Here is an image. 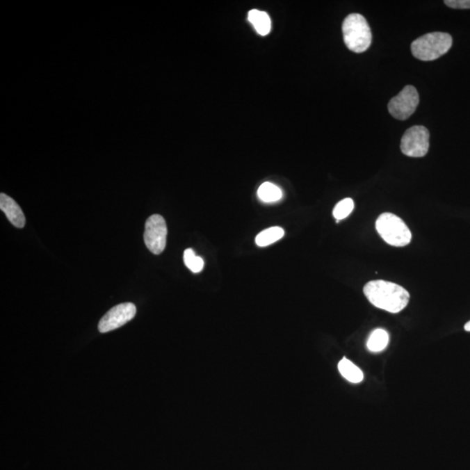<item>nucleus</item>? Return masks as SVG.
<instances>
[{
	"instance_id": "nucleus-1",
	"label": "nucleus",
	"mask_w": 470,
	"mask_h": 470,
	"mask_svg": "<svg viewBox=\"0 0 470 470\" xmlns=\"http://www.w3.org/2000/svg\"><path fill=\"white\" fill-rule=\"evenodd\" d=\"M364 292L373 306L392 314L405 309L410 299V293L402 286L382 279L368 282Z\"/></svg>"
},
{
	"instance_id": "nucleus-2",
	"label": "nucleus",
	"mask_w": 470,
	"mask_h": 470,
	"mask_svg": "<svg viewBox=\"0 0 470 470\" xmlns=\"http://www.w3.org/2000/svg\"><path fill=\"white\" fill-rule=\"evenodd\" d=\"M342 33L346 47L354 53L367 51L372 42V33L367 20L359 13H352L342 24Z\"/></svg>"
},
{
	"instance_id": "nucleus-3",
	"label": "nucleus",
	"mask_w": 470,
	"mask_h": 470,
	"mask_svg": "<svg viewBox=\"0 0 470 470\" xmlns=\"http://www.w3.org/2000/svg\"><path fill=\"white\" fill-rule=\"evenodd\" d=\"M451 34L430 33L418 38L411 44V51L417 60L433 61L448 53L452 47Z\"/></svg>"
},
{
	"instance_id": "nucleus-4",
	"label": "nucleus",
	"mask_w": 470,
	"mask_h": 470,
	"mask_svg": "<svg viewBox=\"0 0 470 470\" xmlns=\"http://www.w3.org/2000/svg\"><path fill=\"white\" fill-rule=\"evenodd\" d=\"M376 230L387 243L394 247H405L412 240V234L404 221L396 214L382 213L375 222Z\"/></svg>"
},
{
	"instance_id": "nucleus-5",
	"label": "nucleus",
	"mask_w": 470,
	"mask_h": 470,
	"mask_svg": "<svg viewBox=\"0 0 470 470\" xmlns=\"http://www.w3.org/2000/svg\"><path fill=\"white\" fill-rule=\"evenodd\" d=\"M430 148V132L423 126H414L407 129L400 140V151L407 156L424 157Z\"/></svg>"
},
{
	"instance_id": "nucleus-6",
	"label": "nucleus",
	"mask_w": 470,
	"mask_h": 470,
	"mask_svg": "<svg viewBox=\"0 0 470 470\" xmlns=\"http://www.w3.org/2000/svg\"><path fill=\"white\" fill-rule=\"evenodd\" d=\"M168 227L160 214L150 216L145 225L144 241L147 250L154 254H160L167 245Z\"/></svg>"
},
{
	"instance_id": "nucleus-7",
	"label": "nucleus",
	"mask_w": 470,
	"mask_h": 470,
	"mask_svg": "<svg viewBox=\"0 0 470 470\" xmlns=\"http://www.w3.org/2000/svg\"><path fill=\"white\" fill-rule=\"evenodd\" d=\"M419 105V95L413 86H407L389 103V112L397 120H405L416 112Z\"/></svg>"
},
{
	"instance_id": "nucleus-8",
	"label": "nucleus",
	"mask_w": 470,
	"mask_h": 470,
	"mask_svg": "<svg viewBox=\"0 0 470 470\" xmlns=\"http://www.w3.org/2000/svg\"><path fill=\"white\" fill-rule=\"evenodd\" d=\"M136 312V305L131 302L122 303L113 307L99 321L98 327L100 333H107L122 327L133 319Z\"/></svg>"
},
{
	"instance_id": "nucleus-9",
	"label": "nucleus",
	"mask_w": 470,
	"mask_h": 470,
	"mask_svg": "<svg viewBox=\"0 0 470 470\" xmlns=\"http://www.w3.org/2000/svg\"><path fill=\"white\" fill-rule=\"evenodd\" d=\"M0 209L13 226L18 228L25 227L26 217L22 209L15 200L3 193L0 195Z\"/></svg>"
},
{
	"instance_id": "nucleus-10",
	"label": "nucleus",
	"mask_w": 470,
	"mask_h": 470,
	"mask_svg": "<svg viewBox=\"0 0 470 470\" xmlns=\"http://www.w3.org/2000/svg\"><path fill=\"white\" fill-rule=\"evenodd\" d=\"M248 20L260 35L266 36L270 33L271 19L267 13L255 9L251 10L248 13Z\"/></svg>"
},
{
	"instance_id": "nucleus-11",
	"label": "nucleus",
	"mask_w": 470,
	"mask_h": 470,
	"mask_svg": "<svg viewBox=\"0 0 470 470\" xmlns=\"http://www.w3.org/2000/svg\"><path fill=\"white\" fill-rule=\"evenodd\" d=\"M338 369L342 378H344L349 382L360 383L364 381V372L346 357L339 362Z\"/></svg>"
},
{
	"instance_id": "nucleus-12",
	"label": "nucleus",
	"mask_w": 470,
	"mask_h": 470,
	"mask_svg": "<svg viewBox=\"0 0 470 470\" xmlns=\"http://www.w3.org/2000/svg\"><path fill=\"white\" fill-rule=\"evenodd\" d=\"M389 335L388 332L382 328H378L372 332L368 337L367 348L372 352H379L384 350L388 347Z\"/></svg>"
},
{
	"instance_id": "nucleus-13",
	"label": "nucleus",
	"mask_w": 470,
	"mask_h": 470,
	"mask_svg": "<svg viewBox=\"0 0 470 470\" xmlns=\"http://www.w3.org/2000/svg\"><path fill=\"white\" fill-rule=\"evenodd\" d=\"M284 234L285 232L282 227H273L268 228V229L261 232V233L257 235L255 243H257V246L259 247H267L269 246V245L281 240L282 238L284 236Z\"/></svg>"
},
{
	"instance_id": "nucleus-14",
	"label": "nucleus",
	"mask_w": 470,
	"mask_h": 470,
	"mask_svg": "<svg viewBox=\"0 0 470 470\" xmlns=\"http://www.w3.org/2000/svg\"><path fill=\"white\" fill-rule=\"evenodd\" d=\"M258 196L264 202H276L282 198V191L273 183L265 182L259 188Z\"/></svg>"
},
{
	"instance_id": "nucleus-15",
	"label": "nucleus",
	"mask_w": 470,
	"mask_h": 470,
	"mask_svg": "<svg viewBox=\"0 0 470 470\" xmlns=\"http://www.w3.org/2000/svg\"><path fill=\"white\" fill-rule=\"evenodd\" d=\"M355 209V202L351 198H346L337 204L333 211V216L337 222L349 216Z\"/></svg>"
},
{
	"instance_id": "nucleus-16",
	"label": "nucleus",
	"mask_w": 470,
	"mask_h": 470,
	"mask_svg": "<svg viewBox=\"0 0 470 470\" xmlns=\"http://www.w3.org/2000/svg\"><path fill=\"white\" fill-rule=\"evenodd\" d=\"M183 259H184V264L186 267H188L193 273L197 274V273L202 271L204 268L203 259L196 257L195 251H193L192 248H188V250H185Z\"/></svg>"
},
{
	"instance_id": "nucleus-17",
	"label": "nucleus",
	"mask_w": 470,
	"mask_h": 470,
	"mask_svg": "<svg viewBox=\"0 0 470 470\" xmlns=\"http://www.w3.org/2000/svg\"><path fill=\"white\" fill-rule=\"evenodd\" d=\"M444 4L455 9H470V0H446Z\"/></svg>"
},
{
	"instance_id": "nucleus-18",
	"label": "nucleus",
	"mask_w": 470,
	"mask_h": 470,
	"mask_svg": "<svg viewBox=\"0 0 470 470\" xmlns=\"http://www.w3.org/2000/svg\"><path fill=\"white\" fill-rule=\"evenodd\" d=\"M464 330H465L466 331L470 332V321H468V323H467L465 324Z\"/></svg>"
}]
</instances>
